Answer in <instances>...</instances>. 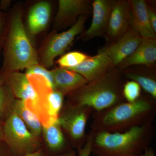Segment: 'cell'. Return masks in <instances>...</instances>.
I'll return each instance as SVG.
<instances>
[{
	"instance_id": "obj_12",
	"label": "cell",
	"mask_w": 156,
	"mask_h": 156,
	"mask_svg": "<svg viewBox=\"0 0 156 156\" xmlns=\"http://www.w3.org/2000/svg\"><path fill=\"white\" fill-rule=\"evenodd\" d=\"M113 67L110 59L101 49L97 55L89 56L76 66L66 69L78 73L89 83L100 77Z\"/></svg>"
},
{
	"instance_id": "obj_7",
	"label": "cell",
	"mask_w": 156,
	"mask_h": 156,
	"mask_svg": "<svg viewBox=\"0 0 156 156\" xmlns=\"http://www.w3.org/2000/svg\"><path fill=\"white\" fill-rule=\"evenodd\" d=\"M87 16L88 15L80 16L69 29L51 36L42 48L39 58V64L46 68L52 66L55 58L64 53L71 44L75 38L83 32Z\"/></svg>"
},
{
	"instance_id": "obj_8",
	"label": "cell",
	"mask_w": 156,
	"mask_h": 156,
	"mask_svg": "<svg viewBox=\"0 0 156 156\" xmlns=\"http://www.w3.org/2000/svg\"><path fill=\"white\" fill-rule=\"evenodd\" d=\"M5 83L7 84L14 97L24 101L26 105L40 119L41 115V94L26 74L18 71L5 73Z\"/></svg>"
},
{
	"instance_id": "obj_16",
	"label": "cell",
	"mask_w": 156,
	"mask_h": 156,
	"mask_svg": "<svg viewBox=\"0 0 156 156\" xmlns=\"http://www.w3.org/2000/svg\"><path fill=\"white\" fill-rule=\"evenodd\" d=\"M156 60V39L142 38L136 50L120 65L123 69L135 65H151Z\"/></svg>"
},
{
	"instance_id": "obj_29",
	"label": "cell",
	"mask_w": 156,
	"mask_h": 156,
	"mask_svg": "<svg viewBox=\"0 0 156 156\" xmlns=\"http://www.w3.org/2000/svg\"><path fill=\"white\" fill-rule=\"evenodd\" d=\"M23 156H46V154L44 151L41 149H40L34 152L28 154Z\"/></svg>"
},
{
	"instance_id": "obj_18",
	"label": "cell",
	"mask_w": 156,
	"mask_h": 156,
	"mask_svg": "<svg viewBox=\"0 0 156 156\" xmlns=\"http://www.w3.org/2000/svg\"><path fill=\"white\" fill-rule=\"evenodd\" d=\"M42 134L48 150L52 153L56 154V156L72 151L66 148L64 134L57 120L46 126H42Z\"/></svg>"
},
{
	"instance_id": "obj_33",
	"label": "cell",
	"mask_w": 156,
	"mask_h": 156,
	"mask_svg": "<svg viewBox=\"0 0 156 156\" xmlns=\"http://www.w3.org/2000/svg\"><path fill=\"white\" fill-rule=\"evenodd\" d=\"M60 156H76V154L75 151L72 150L67 153H66Z\"/></svg>"
},
{
	"instance_id": "obj_19",
	"label": "cell",
	"mask_w": 156,
	"mask_h": 156,
	"mask_svg": "<svg viewBox=\"0 0 156 156\" xmlns=\"http://www.w3.org/2000/svg\"><path fill=\"white\" fill-rule=\"evenodd\" d=\"M11 112L15 113L20 117L34 136L37 137L41 136L42 131L41 122L37 116L26 106L24 101L14 99Z\"/></svg>"
},
{
	"instance_id": "obj_21",
	"label": "cell",
	"mask_w": 156,
	"mask_h": 156,
	"mask_svg": "<svg viewBox=\"0 0 156 156\" xmlns=\"http://www.w3.org/2000/svg\"><path fill=\"white\" fill-rule=\"evenodd\" d=\"M14 97V94L7 84L4 83L0 86V119L9 115Z\"/></svg>"
},
{
	"instance_id": "obj_32",
	"label": "cell",
	"mask_w": 156,
	"mask_h": 156,
	"mask_svg": "<svg viewBox=\"0 0 156 156\" xmlns=\"http://www.w3.org/2000/svg\"><path fill=\"white\" fill-rule=\"evenodd\" d=\"M5 73L3 72L0 71V86L4 84L5 82Z\"/></svg>"
},
{
	"instance_id": "obj_22",
	"label": "cell",
	"mask_w": 156,
	"mask_h": 156,
	"mask_svg": "<svg viewBox=\"0 0 156 156\" xmlns=\"http://www.w3.org/2000/svg\"><path fill=\"white\" fill-rule=\"evenodd\" d=\"M89 56L85 53L78 51L69 52L61 56L57 61V63L60 67L70 68L80 64Z\"/></svg>"
},
{
	"instance_id": "obj_27",
	"label": "cell",
	"mask_w": 156,
	"mask_h": 156,
	"mask_svg": "<svg viewBox=\"0 0 156 156\" xmlns=\"http://www.w3.org/2000/svg\"><path fill=\"white\" fill-rule=\"evenodd\" d=\"M148 15L150 23L154 32L156 34V15L155 12L147 6Z\"/></svg>"
},
{
	"instance_id": "obj_2",
	"label": "cell",
	"mask_w": 156,
	"mask_h": 156,
	"mask_svg": "<svg viewBox=\"0 0 156 156\" xmlns=\"http://www.w3.org/2000/svg\"><path fill=\"white\" fill-rule=\"evenodd\" d=\"M155 135L153 123L123 133H95L92 153L95 156H141L151 147Z\"/></svg>"
},
{
	"instance_id": "obj_4",
	"label": "cell",
	"mask_w": 156,
	"mask_h": 156,
	"mask_svg": "<svg viewBox=\"0 0 156 156\" xmlns=\"http://www.w3.org/2000/svg\"><path fill=\"white\" fill-rule=\"evenodd\" d=\"M124 85L121 74L112 68L100 77L68 94V105L89 107L99 112L126 102L122 93Z\"/></svg>"
},
{
	"instance_id": "obj_1",
	"label": "cell",
	"mask_w": 156,
	"mask_h": 156,
	"mask_svg": "<svg viewBox=\"0 0 156 156\" xmlns=\"http://www.w3.org/2000/svg\"><path fill=\"white\" fill-rule=\"evenodd\" d=\"M156 115V99L140 96L134 102L126 101L94 112L90 128L95 133H123L134 127L153 123Z\"/></svg>"
},
{
	"instance_id": "obj_10",
	"label": "cell",
	"mask_w": 156,
	"mask_h": 156,
	"mask_svg": "<svg viewBox=\"0 0 156 156\" xmlns=\"http://www.w3.org/2000/svg\"><path fill=\"white\" fill-rule=\"evenodd\" d=\"M131 10L129 1L114 2L106 33L107 40L112 43L126 33L130 28Z\"/></svg>"
},
{
	"instance_id": "obj_14",
	"label": "cell",
	"mask_w": 156,
	"mask_h": 156,
	"mask_svg": "<svg viewBox=\"0 0 156 156\" xmlns=\"http://www.w3.org/2000/svg\"><path fill=\"white\" fill-rule=\"evenodd\" d=\"M131 10V28L143 39H155L154 32L149 20L147 5L144 0L129 1Z\"/></svg>"
},
{
	"instance_id": "obj_6",
	"label": "cell",
	"mask_w": 156,
	"mask_h": 156,
	"mask_svg": "<svg viewBox=\"0 0 156 156\" xmlns=\"http://www.w3.org/2000/svg\"><path fill=\"white\" fill-rule=\"evenodd\" d=\"M94 112L89 107L68 105L58 116L57 121L59 126L76 144L77 149L83 146L86 143L87 121Z\"/></svg>"
},
{
	"instance_id": "obj_34",
	"label": "cell",
	"mask_w": 156,
	"mask_h": 156,
	"mask_svg": "<svg viewBox=\"0 0 156 156\" xmlns=\"http://www.w3.org/2000/svg\"><path fill=\"white\" fill-rule=\"evenodd\" d=\"M4 140V133H3V125L0 122V141Z\"/></svg>"
},
{
	"instance_id": "obj_31",
	"label": "cell",
	"mask_w": 156,
	"mask_h": 156,
	"mask_svg": "<svg viewBox=\"0 0 156 156\" xmlns=\"http://www.w3.org/2000/svg\"><path fill=\"white\" fill-rule=\"evenodd\" d=\"M0 156H13L11 152L6 151L0 147Z\"/></svg>"
},
{
	"instance_id": "obj_30",
	"label": "cell",
	"mask_w": 156,
	"mask_h": 156,
	"mask_svg": "<svg viewBox=\"0 0 156 156\" xmlns=\"http://www.w3.org/2000/svg\"><path fill=\"white\" fill-rule=\"evenodd\" d=\"M141 156H155L154 149L152 147H150L144 151Z\"/></svg>"
},
{
	"instance_id": "obj_25",
	"label": "cell",
	"mask_w": 156,
	"mask_h": 156,
	"mask_svg": "<svg viewBox=\"0 0 156 156\" xmlns=\"http://www.w3.org/2000/svg\"><path fill=\"white\" fill-rule=\"evenodd\" d=\"M95 133L90 131L87 134L86 143L83 146L77 149L78 156H90L92 153V142L95 136Z\"/></svg>"
},
{
	"instance_id": "obj_5",
	"label": "cell",
	"mask_w": 156,
	"mask_h": 156,
	"mask_svg": "<svg viewBox=\"0 0 156 156\" xmlns=\"http://www.w3.org/2000/svg\"><path fill=\"white\" fill-rule=\"evenodd\" d=\"M4 140L13 156H23L41 149L37 137L29 131L15 113L11 112L3 125Z\"/></svg>"
},
{
	"instance_id": "obj_35",
	"label": "cell",
	"mask_w": 156,
	"mask_h": 156,
	"mask_svg": "<svg viewBox=\"0 0 156 156\" xmlns=\"http://www.w3.org/2000/svg\"><path fill=\"white\" fill-rule=\"evenodd\" d=\"M2 47L1 45H0V52H1V50H2Z\"/></svg>"
},
{
	"instance_id": "obj_24",
	"label": "cell",
	"mask_w": 156,
	"mask_h": 156,
	"mask_svg": "<svg viewBox=\"0 0 156 156\" xmlns=\"http://www.w3.org/2000/svg\"><path fill=\"white\" fill-rule=\"evenodd\" d=\"M25 74L27 75H36L41 76L46 79V80L50 84V87L54 89L53 77L51 71L48 70L46 68L42 66L41 65H34L27 68L26 69Z\"/></svg>"
},
{
	"instance_id": "obj_28",
	"label": "cell",
	"mask_w": 156,
	"mask_h": 156,
	"mask_svg": "<svg viewBox=\"0 0 156 156\" xmlns=\"http://www.w3.org/2000/svg\"><path fill=\"white\" fill-rule=\"evenodd\" d=\"M11 1L8 0H3L0 2V10L3 11H7L10 7Z\"/></svg>"
},
{
	"instance_id": "obj_9",
	"label": "cell",
	"mask_w": 156,
	"mask_h": 156,
	"mask_svg": "<svg viewBox=\"0 0 156 156\" xmlns=\"http://www.w3.org/2000/svg\"><path fill=\"white\" fill-rule=\"evenodd\" d=\"M142 38L132 28L108 46L102 48L112 62L113 67L119 65L136 50Z\"/></svg>"
},
{
	"instance_id": "obj_20",
	"label": "cell",
	"mask_w": 156,
	"mask_h": 156,
	"mask_svg": "<svg viewBox=\"0 0 156 156\" xmlns=\"http://www.w3.org/2000/svg\"><path fill=\"white\" fill-rule=\"evenodd\" d=\"M125 76L126 78L137 83L147 93L156 99V81L154 77L131 72L125 73Z\"/></svg>"
},
{
	"instance_id": "obj_17",
	"label": "cell",
	"mask_w": 156,
	"mask_h": 156,
	"mask_svg": "<svg viewBox=\"0 0 156 156\" xmlns=\"http://www.w3.org/2000/svg\"><path fill=\"white\" fill-rule=\"evenodd\" d=\"M51 13V5L47 1L38 2L31 7L27 17V26L31 34L35 35L44 30Z\"/></svg>"
},
{
	"instance_id": "obj_3",
	"label": "cell",
	"mask_w": 156,
	"mask_h": 156,
	"mask_svg": "<svg viewBox=\"0 0 156 156\" xmlns=\"http://www.w3.org/2000/svg\"><path fill=\"white\" fill-rule=\"evenodd\" d=\"M2 71H18L39 64V56L31 43L23 20L22 9H14L8 17V26L2 45Z\"/></svg>"
},
{
	"instance_id": "obj_23",
	"label": "cell",
	"mask_w": 156,
	"mask_h": 156,
	"mask_svg": "<svg viewBox=\"0 0 156 156\" xmlns=\"http://www.w3.org/2000/svg\"><path fill=\"white\" fill-rule=\"evenodd\" d=\"M122 93L126 101L134 102L141 96V87L136 82L128 81L124 84Z\"/></svg>"
},
{
	"instance_id": "obj_26",
	"label": "cell",
	"mask_w": 156,
	"mask_h": 156,
	"mask_svg": "<svg viewBox=\"0 0 156 156\" xmlns=\"http://www.w3.org/2000/svg\"><path fill=\"white\" fill-rule=\"evenodd\" d=\"M8 26V16L0 10V45L2 47Z\"/></svg>"
},
{
	"instance_id": "obj_11",
	"label": "cell",
	"mask_w": 156,
	"mask_h": 156,
	"mask_svg": "<svg viewBox=\"0 0 156 156\" xmlns=\"http://www.w3.org/2000/svg\"><path fill=\"white\" fill-rule=\"evenodd\" d=\"M90 2L86 0H59L54 26L63 28L74 24L80 16L90 11Z\"/></svg>"
},
{
	"instance_id": "obj_13",
	"label": "cell",
	"mask_w": 156,
	"mask_h": 156,
	"mask_svg": "<svg viewBox=\"0 0 156 156\" xmlns=\"http://www.w3.org/2000/svg\"><path fill=\"white\" fill-rule=\"evenodd\" d=\"M114 3L109 0H95L92 2V22L82 36L84 39L89 40L105 35Z\"/></svg>"
},
{
	"instance_id": "obj_15",
	"label": "cell",
	"mask_w": 156,
	"mask_h": 156,
	"mask_svg": "<svg viewBox=\"0 0 156 156\" xmlns=\"http://www.w3.org/2000/svg\"><path fill=\"white\" fill-rule=\"evenodd\" d=\"M53 79L54 90L64 95L76 91L88 83L81 75L63 68H57L50 70Z\"/></svg>"
}]
</instances>
